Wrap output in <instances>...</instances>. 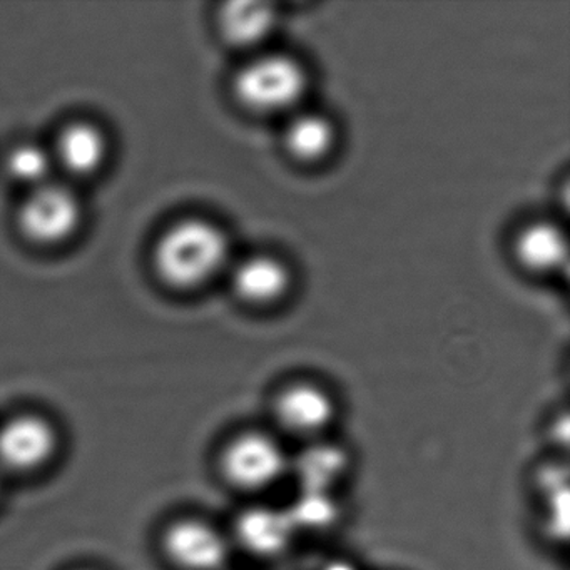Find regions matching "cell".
Masks as SVG:
<instances>
[{
	"mask_svg": "<svg viewBox=\"0 0 570 570\" xmlns=\"http://www.w3.org/2000/svg\"><path fill=\"white\" fill-rule=\"evenodd\" d=\"M229 239L215 223L183 219L169 226L156 243V273L166 285L193 289L206 285L229 266Z\"/></svg>",
	"mask_w": 570,
	"mask_h": 570,
	"instance_id": "cell-1",
	"label": "cell"
},
{
	"mask_svg": "<svg viewBox=\"0 0 570 570\" xmlns=\"http://www.w3.org/2000/svg\"><path fill=\"white\" fill-rule=\"evenodd\" d=\"M233 91L256 115H293L308 91V75L292 56L262 52L239 69Z\"/></svg>",
	"mask_w": 570,
	"mask_h": 570,
	"instance_id": "cell-2",
	"label": "cell"
},
{
	"mask_svg": "<svg viewBox=\"0 0 570 570\" xmlns=\"http://www.w3.org/2000/svg\"><path fill=\"white\" fill-rule=\"evenodd\" d=\"M289 456L268 433L246 432L223 450L222 472L236 489L258 492L278 483L289 470Z\"/></svg>",
	"mask_w": 570,
	"mask_h": 570,
	"instance_id": "cell-3",
	"label": "cell"
},
{
	"mask_svg": "<svg viewBox=\"0 0 570 570\" xmlns=\"http://www.w3.org/2000/svg\"><path fill=\"white\" fill-rule=\"evenodd\" d=\"M82 206L72 189L66 186H39L29 193L19 212V228L26 238L38 245H59L78 232Z\"/></svg>",
	"mask_w": 570,
	"mask_h": 570,
	"instance_id": "cell-4",
	"label": "cell"
},
{
	"mask_svg": "<svg viewBox=\"0 0 570 570\" xmlns=\"http://www.w3.org/2000/svg\"><path fill=\"white\" fill-rule=\"evenodd\" d=\"M166 556L183 570H223L229 560V540L212 523L186 519L173 523L163 537Z\"/></svg>",
	"mask_w": 570,
	"mask_h": 570,
	"instance_id": "cell-5",
	"label": "cell"
},
{
	"mask_svg": "<svg viewBox=\"0 0 570 570\" xmlns=\"http://www.w3.org/2000/svg\"><path fill=\"white\" fill-rule=\"evenodd\" d=\"M58 450V433L41 416H16L0 426V466L28 473L45 466Z\"/></svg>",
	"mask_w": 570,
	"mask_h": 570,
	"instance_id": "cell-6",
	"label": "cell"
},
{
	"mask_svg": "<svg viewBox=\"0 0 570 570\" xmlns=\"http://www.w3.org/2000/svg\"><path fill=\"white\" fill-rule=\"evenodd\" d=\"M275 416L292 435L318 439L335 422V400L316 383H293L276 396Z\"/></svg>",
	"mask_w": 570,
	"mask_h": 570,
	"instance_id": "cell-7",
	"label": "cell"
},
{
	"mask_svg": "<svg viewBox=\"0 0 570 570\" xmlns=\"http://www.w3.org/2000/svg\"><path fill=\"white\" fill-rule=\"evenodd\" d=\"M232 286L235 295L248 305H275L289 292L292 272L276 256H246L232 268Z\"/></svg>",
	"mask_w": 570,
	"mask_h": 570,
	"instance_id": "cell-8",
	"label": "cell"
},
{
	"mask_svg": "<svg viewBox=\"0 0 570 570\" xmlns=\"http://www.w3.org/2000/svg\"><path fill=\"white\" fill-rule=\"evenodd\" d=\"M295 533L288 512L273 507H253L236 522L238 542L255 556L275 557L285 552Z\"/></svg>",
	"mask_w": 570,
	"mask_h": 570,
	"instance_id": "cell-9",
	"label": "cell"
},
{
	"mask_svg": "<svg viewBox=\"0 0 570 570\" xmlns=\"http://www.w3.org/2000/svg\"><path fill=\"white\" fill-rule=\"evenodd\" d=\"M55 165L75 178H89L108 158L106 136L89 122H75L62 129L52 151Z\"/></svg>",
	"mask_w": 570,
	"mask_h": 570,
	"instance_id": "cell-10",
	"label": "cell"
},
{
	"mask_svg": "<svg viewBox=\"0 0 570 570\" xmlns=\"http://www.w3.org/2000/svg\"><path fill=\"white\" fill-rule=\"evenodd\" d=\"M275 9L258 0H235L223 6L218 14V28L229 45L242 49H258L276 29Z\"/></svg>",
	"mask_w": 570,
	"mask_h": 570,
	"instance_id": "cell-11",
	"label": "cell"
},
{
	"mask_svg": "<svg viewBox=\"0 0 570 570\" xmlns=\"http://www.w3.org/2000/svg\"><path fill=\"white\" fill-rule=\"evenodd\" d=\"M517 262L533 273H557L567 265L566 233L552 222H533L523 226L513 242Z\"/></svg>",
	"mask_w": 570,
	"mask_h": 570,
	"instance_id": "cell-12",
	"label": "cell"
},
{
	"mask_svg": "<svg viewBox=\"0 0 570 570\" xmlns=\"http://www.w3.org/2000/svg\"><path fill=\"white\" fill-rule=\"evenodd\" d=\"M286 151L303 163L322 161L336 145V128L325 115L295 111L283 131Z\"/></svg>",
	"mask_w": 570,
	"mask_h": 570,
	"instance_id": "cell-13",
	"label": "cell"
},
{
	"mask_svg": "<svg viewBox=\"0 0 570 570\" xmlns=\"http://www.w3.org/2000/svg\"><path fill=\"white\" fill-rule=\"evenodd\" d=\"M346 469V453L340 446L325 442H313L305 452L299 453L298 459L289 463V470H295L303 492L332 493Z\"/></svg>",
	"mask_w": 570,
	"mask_h": 570,
	"instance_id": "cell-14",
	"label": "cell"
},
{
	"mask_svg": "<svg viewBox=\"0 0 570 570\" xmlns=\"http://www.w3.org/2000/svg\"><path fill=\"white\" fill-rule=\"evenodd\" d=\"M6 165L12 179L32 189L48 185L49 176L56 166L52 153L35 142L16 146L9 153Z\"/></svg>",
	"mask_w": 570,
	"mask_h": 570,
	"instance_id": "cell-15",
	"label": "cell"
},
{
	"mask_svg": "<svg viewBox=\"0 0 570 570\" xmlns=\"http://www.w3.org/2000/svg\"><path fill=\"white\" fill-rule=\"evenodd\" d=\"M296 532L299 529H323L335 522L338 507L333 500L332 493L303 492L299 499L286 509Z\"/></svg>",
	"mask_w": 570,
	"mask_h": 570,
	"instance_id": "cell-16",
	"label": "cell"
},
{
	"mask_svg": "<svg viewBox=\"0 0 570 570\" xmlns=\"http://www.w3.org/2000/svg\"><path fill=\"white\" fill-rule=\"evenodd\" d=\"M325 570H356V567L348 562H340L338 560V562H330Z\"/></svg>",
	"mask_w": 570,
	"mask_h": 570,
	"instance_id": "cell-17",
	"label": "cell"
}]
</instances>
